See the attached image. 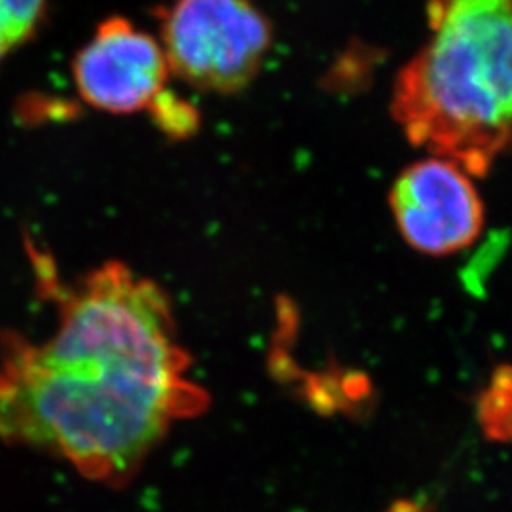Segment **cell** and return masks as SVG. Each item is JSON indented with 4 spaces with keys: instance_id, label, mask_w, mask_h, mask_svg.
<instances>
[{
    "instance_id": "cell-1",
    "label": "cell",
    "mask_w": 512,
    "mask_h": 512,
    "mask_svg": "<svg viewBox=\"0 0 512 512\" xmlns=\"http://www.w3.org/2000/svg\"><path fill=\"white\" fill-rule=\"evenodd\" d=\"M203 406L167 294L120 262L61 296L48 338L2 344L0 444L46 452L93 482H128Z\"/></svg>"
},
{
    "instance_id": "cell-2",
    "label": "cell",
    "mask_w": 512,
    "mask_h": 512,
    "mask_svg": "<svg viewBox=\"0 0 512 512\" xmlns=\"http://www.w3.org/2000/svg\"><path fill=\"white\" fill-rule=\"evenodd\" d=\"M427 18L393 116L414 145L482 177L512 154V0H429Z\"/></svg>"
},
{
    "instance_id": "cell-3",
    "label": "cell",
    "mask_w": 512,
    "mask_h": 512,
    "mask_svg": "<svg viewBox=\"0 0 512 512\" xmlns=\"http://www.w3.org/2000/svg\"><path fill=\"white\" fill-rule=\"evenodd\" d=\"M160 44L169 73L203 92L234 93L258 73L272 27L251 0H175Z\"/></svg>"
},
{
    "instance_id": "cell-4",
    "label": "cell",
    "mask_w": 512,
    "mask_h": 512,
    "mask_svg": "<svg viewBox=\"0 0 512 512\" xmlns=\"http://www.w3.org/2000/svg\"><path fill=\"white\" fill-rule=\"evenodd\" d=\"M389 205L404 241L423 255L459 253L484 226V205L471 175L440 156L408 165L391 188Z\"/></svg>"
},
{
    "instance_id": "cell-5",
    "label": "cell",
    "mask_w": 512,
    "mask_h": 512,
    "mask_svg": "<svg viewBox=\"0 0 512 512\" xmlns=\"http://www.w3.org/2000/svg\"><path fill=\"white\" fill-rule=\"evenodd\" d=\"M84 103L109 114L150 109L164 92L169 65L162 44L131 21H103L73 63Z\"/></svg>"
},
{
    "instance_id": "cell-6",
    "label": "cell",
    "mask_w": 512,
    "mask_h": 512,
    "mask_svg": "<svg viewBox=\"0 0 512 512\" xmlns=\"http://www.w3.org/2000/svg\"><path fill=\"white\" fill-rule=\"evenodd\" d=\"M46 0H0V61L37 31Z\"/></svg>"
},
{
    "instance_id": "cell-7",
    "label": "cell",
    "mask_w": 512,
    "mask_h": 512,
    "mask_svg": "<svg viewBox=\"0 0 512 512\" xmlns=\"http://www.w3.org/2000/svg\"><path fill=\"white\" fill-rule=\"evenodd\" d=\"M480 421L495 439L512 442V366L495 372L480 399Z\"/></svg>"
},
{
    "instance_id": "cell-8",
    "label": "cell",
    "mask_w": 512,
    "mask_h": 512,
    "mask_svg": "<svg viewBox=\"0 0 512 512\" xmlns=\"http://www.w3.org/2000/svg\"><path fill=\"white\" fill-rule=\"evenodd\" d=\"M148 110L154 114L158 128L173 137H184L192 133L198 126V118H200L196 109L188 101L167 90L158 95V99L150 105Z\"/></svg>"
}]
</instances>
